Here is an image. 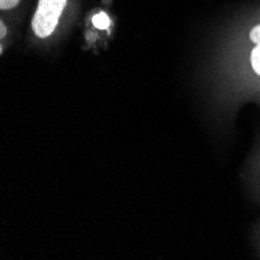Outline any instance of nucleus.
<instances>
[{
	"label": "nucleus",
	"instance_id": "6",
	"mask_svg": "<svg viewBox=\"0 0 260 260\" xmlns=\"http://www.w3.org/2000/svg\"><path fill=\"white\" fill-rule=\"evenodd\" d=\"M5 33H7V30H5V25H4V23H2V38L5 36Z\"/></svg>",
	"mask_w": 260,
	"mask_h": 260
},
{
	"label": "nucleus",
	"instance_id": "5",
	"mask_svg": "<svg viewBox=\"0 0 260 260\" xmlns=\"http://www.w3.org/2000/svg\"><path fill=\"white\" fill-rule=\"evenodd\" d=\"M20 0H0V8L2 10H10V8H14Z\"/></svg>",
	"mask_w": 260,
	"mask_h": 260
},
{
	"label": "nucleus",
	"instance_id": "2",
	"mask_svg": "<svg viewBox=\"0 0 260 260\" xmlns=\"http://www.w3.org/2000/svg\"><path fill=\"white\" fill-rule=\"evenodd\" d=\"M93 25H95L97 28H100V30H106L111 25V20L105 13H99V14L93 16Z\"/></svg>",
	"mask_w": 260,
	"mask_h": 260
},
{
	"label": "nucleus",
	"instance_id": "3",
	"mask_svg": "<svg viewBox=\"0 0 260 260\" xmlns=\"http://www.w3.org/2000/svg\"><path fill=\"white\" fill-rule=\"evenodd\" d=\"M251 66L254 69V72L260 75V44H255L254 50L251 52Z\"/></svg>",
	"mask_w": 260,
	"mask_h": 260
},
{
	"label": "nucleus",
	"instance_id": "1",
	"mask_svg": "<svg viewBox=\"0 0 260 260\" xmlns=\"http://www.w3.org/2000/svg\"><path fill=\"white\" fill-rule=\"evenodd\" d=\"M64 7L66 0H39L38 10L31 22L35 35L39 38L50 36L58 25Z\"/></svg>",
	"mask_w": 260,
	"mask_h": 260
},
{
	"label": "nucleus",
	"instance_id": "4",
	"mask_svg": "<svg viewBox=\"0 0 260 260\" xmlns=\"http://www.w3.org/2000/svg\"><path fill=\"white\" fill-rule=\"evenodd\" d=\"M249 38H251V41H252L254 44H260V23H258L257 27H254V28L251 30Z\"/></svg>",
	"mask_w": 260,
	"mask_h": 260
}]
</instances>
